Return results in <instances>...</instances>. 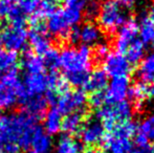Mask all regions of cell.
<instances>
[{
	"label": "cell",
	"instance_id": "cell-1",
	"mask_svg": "<svg viewBox=\"0 0 154 153\" xmlns=\"http://www.w3.org/2000/svg\"><path fill=\"white\" fill-rule=\"evenodd\" d=\"M85 0H80L73 5H65L62 8H57L47 17L46 27L49 35L66 39L69 31L78 26L83 17Z\"/></svg>",
	"mask_w": 154,
	"mask_h": 153
},
{
	"label": "cell",
	"instance_id": "cell-2",
	"mask_svg": "<svg viewBox=\"0 0 154 153\" xmlns=\"http://www.w3.org/2000/svg\"><path fill=\"white\" fill-rule=\"evenodd\" d=\"M37 124V121L25 112L11 113L0 118V148L8 144H17L21 135L29 126Z\"/></svg>",
	"mask_w": 154,
	"mask_h": 153
},
{
	"label": "cell",
	"instance_id": "cell-3",
	"mask_svg": "<svg viewBox=\"0 0 154 153\" xmlns=\"http://www.w3.org/2000/svg\"><path fill=\"white\" fill-rule=\"evenodd\" d=\"M92 54L86 45L80 47H65L60 53V67L65 75L89 72L91 66Z\"/></svg>",
	"mask_w": 154,
	"mask_h": 153
},
{
	"label": "cell",
	"instance_id": "cell-4",
	"mask_svg": "<svg viewBox=\"0 0 154 153\" xmlns=\"http://www.w3.org/2000/svg\"><path fill=\"white\" fill-rule=\"evenodd\" d=\"M97 22L103 31L113 34L128 21V14L125 8L114 0H108L100 6Z\"/></svg>",
	"mask_w": 154,
	"mask_h": 153
},
{
	"label": "cell",
	"instance_id": "cell-5",
	"mask_svg": "<svg viewBox=\"0 0 154 153\" xmlns=\"http://www.w3.org/2000/svg\"><path fill=\"white\" fill-rule=\"evenodd\" d=\"M131 118L132 107L126 100L116 104H106L97 109V118L102 122L106 132H111L118 124L130 121Z\"/></svg>",
	"mask_w": 154,
	"mask_h": 153
},
{
	"label": "cell",
	"instance_id": "cell-6",
	"mask_svg": "<svg viewBox=\"0 0 154 153\" xmlns=\"http://www.w3.org/2000/svg\"><path fill=\"white\" fill-rule=\"evenodd\" d=\"M22 92V81L17 70L0 77V109H10L19 102Z\"/></svg>",
	"mask_w": 154,
	"mask_h": 153
},
{
	"label": "cell",
	"instance_id": "cell-7",
	"mask_svg": "<svg viewBox=\"0 0 154 153\" xmlns=\"http://www.w3.org/2000/svg\"><path fill=\"white\" fill-rule=\"evenodd\" d=\"M27 39L37 56H42L51 47V38L47 31L46 23L41 19L32 18Z\"/></svg>",
	"mask_w": 154,
	"mask_h": 153
},
{
	"label": "cell",
	"instance_id": "cell-8",
	"mask_svg": "<svg viewBox=\"0 0 154 153\" xmlns=\"http://www.w3.org/2000/svg\"><path fill=\"white\" fill-rule=\"evenodd\" d=\"M0 38L3 47L8 51L18 54L19 51H24L26 49L29 39L27 31L25 27L6 25L0 33Z\"/></svg>",
	"mask_w": 154,
	"mask_h": 153
},
{
	"label": "cell",
	"instance_id": "cell-9",
	"mask_svg": "<svg viewBox=\"0 0 154 153\" xmlns=\"http://www.w3.org/2000/svg\"><path fill=\"white\" fill-rule=\"evenodd\" d=\"M79 133L81 143L89 147L104 144L108 136L102 122L97 118L84 121Z\"/></svg>",
	"mask_w": 154,
	"mask_h": 153
},
{
	"label": "cell",
	"instance_id": "cell-10",
	"mask_svg": "<svg viewBox=\"0 0 154 153\" xmlns=\"http://www.w3.org/2000/svg\"><path fill=\"white\" fill-rule=\"evenodd\" d=\"M87 101L88 96L83 90H75V91L68 90L65 93L59 96L55 108H57L62 115H66L75 111L85 110Z\"/></svg>",
	"mask_w": 154,
	"mask_h": 153
},
{
	"label": "cell",
	"instance_id": "cell-11",
	"mask_svg": "<svg viewBox=\"0 0 154 153\" xmlns=\"http://www.w3.org/2000/svg\"><path fill=\"white\" fill-rule=\"evenodd\" d=\"M104 72L108 77H128L131 72V65L123 54L118 51L109 53L104 59Z\"/></svg>",
	"mask_w": 154,
	"mask_h": 153
},
{
	"label": "cell",
	"instance_id": "cell-12",
	"mask_svg": "<svg viewBox=\"0 0 154 153\" xmlns=\"http://www.w3.org/2000/svg\"><path fill=\"white\" fill-rule=\"evenodd\" d=\"M129 88L130 79L128 77L112 78L105 92V103L106 104H116V103L125 101Z\"/></svg>",
	"mask_w": 154,
	"mask_h": 153
},
{
	"label": "cell",
	"instance_id": "cell-13",
	"mask_svg": "<svg viewBox=\"0 0 154 153\" xmlns=\"http://www.w3.org/2000/svg\"><path fill=\"white\" fill-rule=\"evenodd\" d=\"M19 102L23 107V112L32 116L37 122L44 116L48 106V102L44 94L23 96L19 100Z\"/></svg>",
	"mask_w": 154,
	"mask_h": 153
},
{
	"label": "cell",
	"instance_id": "cell-14",
	"mask_svg": "<svg viewBox=\"0 0 154 153\" xmlns=\"http://www.w3.org/2000/svg\"><path fill=\"white\" fill-rule=\"evenodd\" d=\"M138 35L137 23L132 19H128V21L118 29L114 46L116 51L120 54H125L129 45L136 40V36Z\"/></svg>",
	"mask_w": 154,
	"mask_h": 153
},
{
	"label": "cell",
	"instance_id": "cell-15",
	"mask_svg": "<svg viewBox=\"0 0 154 153\" xmlns=\"http://www.w3.org/2000/svg\"><path fill=\"white\" fill-rule=\"evenodd\" d=\"M54 148L53 139L47 134L40 125L37 124L29 142V153H51Z\"/></svg>",
	"mask_w": 154,
	"mask_h": 153
},
{
	"label": "cell",
	"instance_id": "cell-16",
	"mask_svg": "<svg viewBox=\"0 0 154 153\" xmlns=\"http://www.w3.org/2000/svg\"><path fill=\"white\" fill-rule=\"evenodd\" d=\"M86 118V109L85 110H79L75 112L68 113L65 115L62 120L61 130L64 131L67 135H71L78 133L83 125Z\"/></svg>",
	"mask_w": 154,
	"mask_h": 153
},
{
	"label": "cell",
	"instance_id": "cell-17",
	"mask_svg": "<svg viewBox=\"0 0 154 153\" xmlns=\"http://www.w3.org/2000/svg\"><path fill=\"white\" fill-rule=\"evenodd\" d=\"M102 40V32L97 25L88 22L80 27V42L83 45H97Z\"/></svg>",
	"mask_w": 154,
	"mask_h": 153
},
{
	"label": "cell",
	"instance_id": "cell-18",
	"mask_svg": "<svg viewBox=\"0 0 154 153\" xmlns=\"http://www.w3.org/2000/svg\"><path fill=\"white\" fill-rule=\"evenodd\" d=\"M83 144L71 135H61L55 146V153H82Z\"/></svg>",
	"mask_w": 154,
	"mask_h": 153
},
{
	"label": "cell",
	"instance_id": "cell-19",
	"mask_svg": "<svg viewBox=\"0 0 154 153\" xmlns=\"http://www.w3.org/2000/svg\"><path fill=\"white\" fill-rule=\"evenodd\" d=\"M62 115L58 111L57 108H51V110L46 111L44 115V125L43 130L49 135H55L61 131L62 127Z\"/></svg>",
	"mask_w": 154,
	"mask_h": 153
},
{
	"label": "cell",
	"instance_id": "cell-20",
	"mask_svg": "<svg viewBox=\"0 0 154 153\" xmlns=\"http://www.w3.org/2000/svg\"><path fill=\"white\" fill-rule=\"evenodd\" d=\"M21 67L24 70V75L38 74V72H44L42 58L29 51H25L23 54L21 58Z\"/></svg>",
	"mask_w": 154,
	"mask_h": 153
},
{
	"label": "cell",
	"instance_id": "cell-21",
	"mask_svg": "<svg viewBox=\"0 0 154 153\" xmlns=\"http://www.w3.org/2000/svg\"><path fill=\"white\" fill-rule=\"evenodd\" d=\"M137 77L142 83L147 85L154 82V51L142 60L137 70Z\"/></svg>",
	"mask_w": 154,
	"mask_h": 153
},
{
	"label": "cell",
	"instance_id": "cell-22",
	"mask_svg": "<svg viewBox=\"0 0 154 153\" xmlns=\"http://www.w3.org/2000/svg\"><path fill=\"white\" fill-rule=\"evenodd\" d=\"M108 86V76L103 69H95L91 72L85 85V89L90 92L104 91Z\"/></svg>",
	"mask_w": 154,
	"mask_h": 153
},
{
	"label": "cell",
	"instance_id": "cell-23",
	"mask_svg": "<svg viewBox=\"0 0 154 153\" xmlns=\"http://www.w3.org/2000/svg\"><path fill=\"white\" fill-rule=\"evenodd\" d=\"M103 145L108 153H131L133 149V145L130 139H116L112 136H107Z\"/></svg>",
	"mask_w": 154,
	"mask_h": 153
},
{
	"label": "cell",
	"instance_id": "cell-24",
	"mask_svg": "<svg viewBox=\"0 0 154 153\" xmlns=\"http://www.w3.org/2000/svg\"><path fill=\"white\" fill-rule=\"evenodd\" d=\"M145 44L140 40H134L126 50V59L130 63V65H137L142 62L145 56Z\"/></svg>",
	"mask_w": 154,
	"mask_h": 153
},
{
	"label": "cell",
	"instance_id": "cell-25",
	"mask_svg": "<svg viewBox=\"0 0 154 153\" xmlns=\"http://www.w3.org/2000/svg\"><path fill=\"white\" fill-rule=\"evenodd\" d=\"M147 88H148L147 84L140 82V83H136L135 85L131 86L128 90L127 98L135 103V107L137 109H142L145 101L147 100Z\"/></svg>",
	"mask_w": 154,
	"mask_h": 153
},
{
	"label": "cell",
	"instance_id": "cell-26",
	"mask_svg": "<svg viewBox=\"0 0 154 153\" xmlns=\"http://www.w3.org/2000/svg\"><path fill=\"white\" fill-rule=\"evenodd\" d=\"M18 62V54L8 50H2L0 53V75H4L17 70Z\"/></svg>",
	"mask_w": 154,
	"mask_h": 153
},
{
	"label": "cell",
	"instance_id": "cell-27",
	"mask_svg": "<svg viewBox=\"0 0 154 153\" xmlns=\"http://www.w3.org/2000/svg\"><path fill=\"white\" fill-rule=\"evenodd\" d=\"M137 132V125L132 121H127V122L118 124L111 131L112 137L116 139H130L133 137Z\"/></svg>",
	"mask_w": 154,
	"mask_h": 153
},
{
	"label": "cell",
	"instance_id": "cell-28",
	"mask_svg": "<svg viewBox=\"0 0 154 153\" xmlns=\"http://www.w3.org/2000/svg\"><path fill=\"white\" fill-rule=\"evenodd\" d=\"M138 26V35L140 40L144 44L150 43L154 39V22L149 16H143L140 20Z\"/></svg>",
	"mask_w": 154,
	"mask_h": 153
},
{
	"label": "cell",
	"instance_id": "cell-29",
	"mask_svg": "<svg viewBox=\"0 0 154 153\" xmlns=\"http://www.w3.org/2000/svg\"><path fill=\"white\" fill-rule=\"evenodd\" d=\"M41 58L44 69L46 68L48 72H56V69L60 67V51L55 47H51Z\"/></svg>",
	"mask_w": 154,
	"mask_h": 153
},
{
	"label": "cell",
	"instance_id": "cell-30",
	"mask_svg": "<svg viewBox=\"0 0 154 153\" xmlns=\"http://www.w3.org/2000/svg\"><path fill=\"white\" fill-rule=\"evenodd\" d=\"M140 133L146 135L149 139H154V112L147 116L140 125L138 128Z\"/></svg>",
	"mask_w": 154,
	"mask_h": 153
},
{
	"label": "cell",
	"instance_id": "cell-31",
	"mask_svg": "<svg viewBox=\"0 0 154 153\" xmlns=\"http://www.w3.org/2000/svg\"><path fill=\"white\" fill-rule=\"evenodd\" d=\"M100 12V5L97 1L94 0H85V4H84V10L83 13L85 14L86 18L91 20L97 17Z\"/></svg>",
	"mask_w": 154,
	"mask_h": 153
},
{
	"label": "cell",
	"instance_id": "cell-32",
	"mask_svg": "<svg viewBox=\"0 0 154 153\" xmlns=\"http://www.w3.org/2000/svg\"><path fill=\"white\" fill-rule=\"evenodd\" d=\"M18 6L26 15H34L38 8L41 0H16Z\"/></svg>",
	"mask_w": 154,
	"mask_h": 153
},
{
	"label": "cell",
	"instance_id": "cell-33",
	"mask_svg": "<svg viewBox=\"0 0 154 153\" xmlns=\"http://www.w3.org/2000/svg\"><path fill=\"white\" fill-rule=\"evenodd\" d=\"M87 103L94 109H99L106 104L105 103V91L92 92L88 98Z\"/></svg>",
	"mask_w": 154,
	"mask_h": 153
},
{
	"label": "cell",
	"instance_id": "cell-34",
	"mask_svg": "<svg viewBox=\"0 0 154 153\" xmlns=\"http://www.w3.org/2000/svg\"><path fill=\"white\" fill-rule=\"evenodd\" d=\"M16 0H0V17L8 18L17 8Z\"/></svg>",
	"mask_w": 154,
	"mask_h": 153
},
{
	"label": "cell",
	"instance_id": "cell-35",
	"mask_svg": "<svg viewBox=\"0 0 154 153\" xmlns=\"http://www.w3.org/2000/svg\"><path fill=\"white\" fill-rule=\"evenodd\" d=\"M97 48H95L94 55L97 59H105L106 56L109 54V46L107 43L105 42H100L99 44H97Z\"/></svg>",
	"mask_w": 154,
	"mask_h": 153
},
{
	"label": "cell",
	"instance_id": "cell-36",
	"mask_svg": "<svg viewBox=\"0 0 154 153\" xmlns=\"http://www.w3.org/2000/svg\"><path fill=\"white\" fill-rule=\"evenodd\" d=\"M134 145L136 148H149V139L143 133L138 132L134 137Z\"/></svg>",
	"mask_w": 154,
	"mask_h": 153
},
{
	"label": "cell",
	"instance_id": "cell-37",
	"mask_svg": "<svg viewBox=\"0 0 154 153\" xmlns=\"http://www.w3.org/2000/svg\"><path fill=\"white\" fill-rule=\"evenodd\" d=\"M66 40L69 41V43L72 45H75L80 43V27L75 26L69 31L68 35L66 37Z\"/></svg>",
	"mask_w": 154,
	"mask_h": 153
},
{
	"label": "cell",
	"instance_id": "cell-38",
	"mask_svg": "<svg viewBox=\"0 0 154 153\" xmlns=\"http://www.w3.org/2000/svg\"><path fill=\"white\" fill-rule=\"evenodd\" d=\"M147 99L154 103V83H152L147 88Z\"/></svg>",
	"mask_w": 154,
	"mask_h": 153
},
{
	"label": "cell",
	"instance_id": "cell-39",
	"mask_svg": "<svg viewBox=\"0 0 154 153\" xmlns=\"http://www.w3.org/2000/svg\"><path fill=\"white\" fill-rule=\"evenodd\" d=\"M114 1L119 2L121 5L123 4V5L126 6V8H130V6H132L134 4L135 0H114Z\"/></svg>",
	"mask_w": 154,
	"mask_h": 153
},
{
	"label": "cell",
	"instance_id": "cell-40",
	"mask_svg": "<svg viewBox=\"0 0 154 153\" xmlns=\"http://www.w3.org/2000/svg\"><path fill=\"white\" fill-rule=\"evenodd\" d=\"M131 153H150L149 148H133Z\"/></svg>",
	"mask_w": 154,
	"mask_h": 153
},
{
	"label": "cell",
	"instance_id": "cell-41",
	"mask_svg": "<svg viewBox=\"0 0 154 153\" xmlns=\"http://www.w3.org/2000/svg\"><path fill=\"white\" fill-rule=\"evenodd\" d=\"M61 1L65 4V5H73V4L78 3L80 0H61Z\"/></svg>",
	"mask_w": 154,
	"mask_h": 153
},
{
	"label": "cell",
	"instance_id": "cell-42",
	"mask_svg": "<svg viewBox=\"0 0 154 153\" xmlns=\"http://www.w3.org/2000/svg\"><path fill=\"white\" fill-rule=\"evenodd\" d=\"M82 153H103V152H101L97 149H94V148H89V149L85 150V151H82Z\"/></svg>",
	"mask_w": 154,
	"mask_h": 153
},
{
	"label": "cell",
	"instance_id": "cell-43",
	"mask_svg": "<svg viewBox=\"0 0 154 153\" xmlns=\"http://www.w3.org/2000/svg\"><path fill=\"white\" fill-rule=\"evenodd\" d=\"M149 17H150V19L154 22V4H153L152 8H150V16H149Z\"/></svg>",
	"mask_w": 154,
	"mask_h": 153
},
{
	"label": "cell",
	"instance_id": "cell-44",
	"mask_svg": "<svg viewBox=\"0 0 154 153\" xmlns=\"http://www.w3.org/2000/svg\"><path fill=\"white\" fill-rule=\"evenodd\" d=\"M44 1H47V2H49V3H53L58 6V4H59V2H61V0H44Z\"/></svg>",
	"mask_w": 154,
	"mask_h": 153
},
{
	"label": "cell",
	"instance_id": "cell-45",
	"mask_svg": "<svg viewBox=\"0 0 154 153\" xmlns=\"http://www.w3.org/2000/svg\"><path fill=\"white\" fill-rule=\"evenodd\" d=\"M2 48H3V45H2V41H1V38H0V53L2 51Z\"/></svg>",
	"mask_w": 154,
	"mask_h": 153
},
{
	"label": "cell",
	"instance_id": "cell-46",
	"mask_svg": "<svg viewBox=\"0 0 154 153\" xmlns=\"http://www.w3.org/2000/svg\"><path fill=\"white\" fill-rule=\"evenodd\" d=\"M0 153H5V152H4V151H3V150H2V149H1V148H0Z\"/></svg>",
	"mask_w": 154,
	"mask_h": 153
},
{
	"label": "cell",
	"instance_id": "cell-47",
	"mask_svg": "<svg viewBox=\"0 0 154 153\" xmlns=\"http://www.w3.org/2000/svg\"><path fill=\"white\" fill-rule=\"evenodd\" d=\"M150 153H154V149H152V150H151V151H150Z\"/></svg>",
	"mask_w": 154,
	"mask_h": 153
},
{
	"label": "cell",
	"instance_id": "cell-48",
	"mask_svg": "<svg viewBox=\"0 0 154 153\" xmlns=\"http://www.w3.org/2000/svg\"><path fill=\"white\" fill-rule=\"evenodd\" d=\"M152 44H153V47H154V39H153V41H152Z\"/></svg>",
	"mask_w": 154,
	"mask_h": 153
},
{
	"label": "cell",
	"instance_id": "cell-49",
	"mask_svg": "<svg viewBox=\"0 0 154 153\" xmlns=\"http://www.w3.org/2000/svg\"><path fill=\"white\" fill-rule=\"evenodd\" d=\"M0 118H1V115H0Z\"/></svg>",
	"mask_w": 154,
	"mask_h": 153
},
{
	"label": "cell",
	"instance_id": "cell-50",
	"mask_svg": "<svg viewBox=\"0 0 154 153\" xmlns=\"http://www.w3.org/2000/svg\"><path fill=\"white\" fill-rule=\"evenodd\" d=\"M153 149H154V146H153Z\"/></svg>",
	"mask_w": 154,
	"mask_h": 153
}]
</instances>
